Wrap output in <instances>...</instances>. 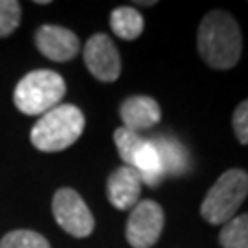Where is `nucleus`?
I'll return each instance as SVG.
<instances>
[{
  "instance_id": "1",
  "label": "nucleus",
  "mask_w": 248,
  "mask_h": 248,
  "mask_svg": "<svg viewBox=\"0 0 248 248\" xmlns=\"http://www.w3.org/2000/svg\"><path fill=\"white\" fill-rule=\"evenodd\" d=\"M197 48L210 68L232 70L243 53V35L237 20L222 9L206 13L197 31Z\"/></svg>"
},
{
  "instance_id": "2",
  "label": "nucleus",
  "mask_w": 248,
  "mask_h": 248,
  "mask_svg": "<svg viewBox=\"0 0 248 248\" xmlns=\"http://www.w3.org/2000/svg\"><path fill=\"white\" fill-rule=\"evenodd\" d=\"M85 129V116L76 105H57L43 114L31 129L33 147L45 153L68 149L79 140Z\"/></svg>"
},
{
  "instance_id": "3",
  "label": "nucleus",
  "mask_w": 248,
  "mask_h": 248,
  "mask_svg": "<svg viewBox=\"0 0 248 248\" xmlns=\"http://www.w3.org/2000/svg\"><path fill=\"white\" fill-rule=\"evenodd\" d=\"M66 94L64 79L53 70H31L17 83L13 103L22 114L43 116L61 105Z\"/></svg>"
},
{
  "instance_id": "4",
  "label": "nucleus",
  "mask_w": 248,
  "mask_h": 248,
  "mask_svg": "<svg viewBox=\"0 0 248 248\" xmlns=\"http://www.w3.org/2000/svg\"><path fill=\"white\" fill-rule=\"evenodd\" d=\"M248 195V173L233 168L224 171L213 184L201 204V215L206 222L222 226L235 217Z\"/></svg>"
},
{
  "instance_id": "5",
  "label": "nucleus",
  "mask_w": 248,
  "mask_h": 248,
  "mask_svg": "<svg viewBox=\"0 0 248 248\" xmlns=\"http://www.w3.org/2000/svg\"><path fill=\"white\" fill-rule=\"evenodd\" d=\"M52 212L55 222L72 237H89L94 232L96 221L89 206L81 195L72 187H61L55 191L52 201Z\"/></svg>"
},
{
  "instance_id": "6",
  "label": "nucleus",
  "mask_w": 248,
  "mask_h": 248,
  "mask_svg": "<svg viewBox=\"0 0 248 248\" xmlns=\"http://www.w3.org/2000/svg\"><path fill=\"white\" fill-rule=\"evenodd\" d=\"M164 230V210L155 201H140L134 206L125 228L127 243L133 248H153Z\"/></svg>"
},
{
  "instance_id": "7",
  "label": "nucleus",
  "mask_w": 248,
  "mask_h": 248,
  "mask_svg": "<svg viewBox=\"0 0 248 248\" xmlns=\"http://www.w3.org/2000/svg\"><path fill=\"white\" fill-rule=\"evenodd\" d=\"M83 59L89 72L98 81L114 83L122 74V59L118 48L112 43V39L105 33H96L87 41Z\"/></svg>"
},
{
  "instance_id": "8",
  "label": "nucleus",
  "mask_w": 248,
  "mask_h": 248,
  "mask_svg": "<svg viewBox=\"0 0 248 248\" xmlns=\"http://www.w3.org/2000/svg\"><path fill=\"white\" fill-rule=\"evenodd\" d=\"M37 50L50 61L66 62L79 53V37L74 31L55 24H45L35 31Z\"/></svg>"
},
{
  "instance_id": "9",
  "label": "nucleus",
  "mask_w": 248,
  "mask_h": 248,
  "mask_svg": "<svg viewBox=\"0 0 248 248\" xmlns=\"http://www.w3.org/2000/svg\"><path fill=\"white\" fill-rule=\"evenodd\" d=\"M142 184V178L136 173V169L122 166L114 169L107 178V199L116 210L131 212L140 202Z\"/></svg>"
},
{
  "instance_id": "10",
  "label": "nucleus",
  "mask_w": 248,
  "mask_h": 248,
  "mask_svg": "<svg viewBox=\"0 0 248 248\" xmlns=\"http://www.w3.org/2000/svg\"><path fill=\"white\" fill-rule=\"evenodd\" d=\"M120 118L125 129L140 134V131H147L158 124L162 110L156 99L149 96H131L120 105Z\"/></svg>"
},
{
  "instance_id": "11",
  "label": "nucleus",
  "mask_w": 248,
  "mask_h": 248,
  "mask_svg": "<svg viewBox=\"0 0 248 248\" xmlns=\"http://www.w3.org/2000/svg\"><path fill=\"white\" fill-rule=\"evenodd\" d=\"M151 142L158 151L164 177H180L189 171V153L178 140L169 136H156Z\"/></svg>"
},
{
  "instance_id": "12",
  "label": "nucleus",
  "mask_w": 248,
  "mask_h": 248,
  "mask_svg": "<svg viewBox=\"0 0 248 248\" xmlns=\"http://www.w3.org/2000/svg\"><path fill=\"white\" fill-rule=\"evenodd\" d=\"M133 169H136V173L140 175L143 184H147L151 187H156L160 184V180L164 178L158 151H156L153 142L147 140V138L142 143V147L138 149V153L134 155Z\"/></svg>"
},
{
  "instance_id": "13",
  "label": "nucleus",
  "mask_w": 248,
  "mask_h": 248,
  "mask_svg": "<svg viewBox=\"0 0 248 248\" xmlns=\"http://www.w3.org/2000/svg\"><path fill=\"white\" fill-rule=\"evenodd\" d=\"M110 28L124 41H136L143 31V17L136 8L122 6L110 13Z\"/></svg>"
},
{
  "instance_id": "14",
  "label": "nucleus",
  "mask_w": 248,
  "mask_h": 248,
  "mask_svg": "<svg viewBox=\"0 0 248 248\" xmlns=\"http://www.w3.org/2000/svg\"><path fill=\"white\" fill-rule=\"evenodd\" d=\"M221 248H248V213L235 215L219 232Z\"/></svg>"
},
{
  "instance_id": "15",
  "label": "nucleus",
  "mask_w": 248,
  "mask_h": 248,
  "mask_svg": "<svg viewBox=\"0 0 248 248\" xmlns=\"http://www.w3.org/2000/svg\"><path fill=\"white\" fill-rule=\"evenodd\" d=\"M145 142V138L140 136L138 133H133L125 127H120L114 131V143H116V149L120 153L122 160L125 162V166L133 168V160L134 155L138 153V149L142 147V143Z\"/></svg>"
},
{
  "instance_id": "16",
  "label": "nucleus",
  "mask_w": 248,
  "mask_h": 248,
  "mask_svg": "<svg viewBox=\"0 0 248 248\" xmlns=\"http://www.w3.org/2000/svg\"><path fill=\"white\" fill-rule=\"evenodd\" d=\"M0 248H52L50 243L33 230H13L0 241Z\"/></svg>"
},
{
  "instance_id": "17",
  "label": "nucleus",
  "mask_w": 248,
  "mask_h": 248,
  "mask_svg": "<svg viewBox=\"0 0 248 248\" xmlns=\"http://www.w3.org/2000/svg\"><path fill=\"white\" fill-rule=\"evenodd\" d=\"M20 24V4L17 0H0V39L9 37Z\"/></svg>"
},
{
  "instance_id": "18",
  "label": "nucleus",
  "mask_w": 248,
  "mask_h": 248,
  "mask_svg": "<svg viewBox=\"0 0 248 248\" xmlns=\"http://www.w3.org/2000/svg\"><path fill=\"white\" fill-rule=\"evenodd\" d=\"M232 129H233V134L239 140V143L248 145V99L241 101L239 105L235 107L233 116H232Z\"/></svg>"
},
{
  "instance_id": "19",
  "label": "nucleus",
  "mask_w": 248,
  "mask_h": 248,
  "mask_svg": "<svg viewBox=\"0 0 248 248\" xmlns=\"http://www.w3.org/2000/svg\"><path fill=\"white\" fill-rule=\"evenodd\" d=\"M156 2L155 0H151V2H136V6H155Z\"/></svg>"
}]
</instances>
